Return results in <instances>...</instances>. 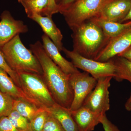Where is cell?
I'll return each mask as SVG.
<instances>
[{
  "label": "cell",
  "mask_w": 131,
  "mask_h": 131,
  "mask_svg": "<svg viewBox=\"0 0 131 131\" xmlns=\"http://www.w3.org/2000/svg\"><path fill=\"white\" fill-rule=\"evenodd\" d=\"M30 50L38 59L43 71V76L56 103L69 109L74 93L67 75L47 56L39 41L30 45Z\"/></svg>",
  "instance_id": "obj_1"
},
{
  "label": "cell",
  "mask_w": 131,
  "mask_h": 131,
  "mask_svg": "<svg viewBox=\"0 0 131 131\" xmlns=\"http://www.w3.org/2000/svg\"><path fill=\"white\" fill-rule=\"evenodd\" d=\"M71 30L73 51L86 58L94 60L110 40L93 19Z\"/></svg>",
  "instance_id": "obj_2"
},
{
  "label": "cell",
  "mask_w": 131,
  "mask_h": 131,
  "mask_svg": "<svg viewBox=\"0 0 131 131\" xmlns=\"http://www.w3.org/2000/svg\"><path fill=\"white\" fill-rule=\"evenodd\" d=\"M8 65L16 73L28 72L43 75L41 65L30 50L21 42L19 34L0 47Z\"/></svg>",
  "instance_id": "obj_3"
},
{
  "label": "cell",
  "mask_w": 131,
  "mask_h": 131,
  "mask_svg": "<svg viewBox=\"0 0 131 131\" xmlns=\"http://www.w3.org/2000/svg\"><path fill=\"white\" fill-rule=\"evenodd\" d=\"M17 73L20 81V88L30 102L43 108H48L56 103L42 75L24 71Z\"/></svg>",
  "instance_id": "obj_4"
},
{
  "label": "cell",
  "mask_w": 131,
  "mask_h": 131,
  "mask_svg": "<svg viewBox=\"0 0 131 131\" xmlns=\"http://www.w3.org/2000/svg\"><path fill=\"white\" fill-rule=\"evenodd\" d=\"M105 0H76L61 12L71 29L98 15Z\"/></svg>",
  "instance_id": "obj_5"
},
{
  "label": "cell",
  "mask_w": 131,
  "mask_h": 131,
  "mask_svg": "<svg viewBox=\"0 0 131 131\" xmlns=\"http://www.w3.org/2000/svg\"><path fill=\"white\" fill-rule=\"evenodd\" d=\"M62 51L67 57L70 59L76 68L88 73L97 80L108 77L114 78L115 76L116 68L112 60L107 62H101L86 58L73 50H69L64 47Z\"/></svg>",
  "instance_id": "obj_6"
},
{
  "label": "cell",
  "mask_w": 131,
  "mask_h": 131,
  "mask_svg": "<svg viewBox=\"0 0 131 131\" xmlns=\"http://www.w3.org/2000/svg\"><path fill=\"white\" fill-rule=\"evenodd\" d=\"M69 80L74 93L73 101L69 108L72 112L83 106L96 86L97 80L88 73L80 71L70 75Z\"/></svg>",
  "instance_id": "obj_7"
},
{
  "label": "cell",
  "mask_w": 131,
  "mask_h": 131,
  "mask_svg": "<svg viewBox=\"0 0 131 131\" xmlns=\"http://www.w3.org/2000/svg\"><path fill=\"white\" fill-rule=\"evenodd\" d=\"M113 77H108L97 80L93 90L84 102L83 106L94 112L106 114L110 108L109 88Z\"/></svg>",
  "instance_id": "obj_8"
},
{
  "label": "cell",
  "mask_w": 131,
  "mask_h": 131,
  "mask_svg": "<svg viewBox=\"0 0 131 131\" xmlns=\"http://www.w3.org/2000/svg\"><path fill=\"white\" fill-rule=\"evenodd\" d=\"M131 46V26L117 37L110 39L94 60L101 62H107L121 54Z\"/></svg>",
  "instance_id": "obj_9"
},
{
  "label": "cell",
  "mask_w": 131,
  "mask_h": 131,
  "mask_svg": "<svg viewBox=\"0 0 131 131\" xmlns=\"http://www.w3.org/2000/svg\"><path fill=\"white\" fill-rule=\"evenodd\" d=\"M131 7V0H105L96 18L121 23Z\"/></svg>",
  "instance_id": "obj_10"
},
{
  "label": "cell",
  "mask_w": 131,
  "mask_h": 131,
  "mask_svg": "<svg viewBox=\"0 0 131 131\" xmlns=\"http://www.w3.org/2000/svg\"><path fill=\"white\" fill-rule=\"evenodd\" d=\"M0 17V47L16 35L28 31V27L24 21L15 19L9 11H3Z\"/></svg>",
  "instance_id": "obj_11"
},
{
  "label": "cell",
  "mask_w": 131,
  "mask_h": 131,
  "mask_svg": "<svg viewBox=\"0 0 131 131\" xmlns=\"http://www.w3.org/2000/svg\"><path fill=\"white\" fill-rule=\"evenodd\" d=\"M42 39V45L47 56L64 73L70 75L80 71L71 62L62 56L56 46L47 35L44 34Z\"/></svg>",
  "instance_id": "obj_12"
},
{
  "label": "cell",
  "mask_w": 131,
  "mask_h": 131,
  "mask_svg": "<svg viewBox=\"0 0 131 131\" xmlns=\"http://www.w3.org/2000/svg\"><path fill=\"white\" fill-rule=\"evenodd\" d=\"M28 17L40 26L45 34L55 44L59 51H62L63 46L62 40L63 36L61 31L52 20V17L42 16L37 14H32Z\"/></svg>",
  "instance_id": "obj_13"
},
{
  "label": "cell",
  "mask_w": 131,
  "mask_h": 131,
  "mask_svg": "<svg viewBox=\"0 0 131 131\" xmlns=\"http://www.w3.org/2000/svg\"><path fill=\"white\" fill-rule=\"evenodd\" d=\"M70 112L78 131H93L96 126L100 123L101 117L103 115L94 112L83 106Z\"/></svg>",
  "instance_id": "obj_14"
},
{
  "label": "cell",
  "mask_w": 131,
  "mask_h": 131,
  "mask_svg": "<svg viewBox=\"0 0 131 131\" xmlns=\"http://www.w3.org/2000/svg\"><path fill=\"white\" fill-rule=\"evenodd\" d=\"M44 109L58 121L64 131H78L69 109L57 103L51 107Z\"/></svg>",
  "instance_id": "obj_15"
},
{
  "label": "cell",
  "mask_w": 131,
  "mask_h": 131,
  "mask_svg": "<svg viewBox=\"0 0 131 131\" xmlns=\"http://www.w3.org/2000/svg\"><path fill=\"white\" fill-rule=\"evenodd\" d=\"M0 90L9 95L14 99L23 98L28 101L21 89L17 86L8 74L1 68Z\"/></svg>",
  "instance_id": "obj_16"
},
{
  "label": "cell",
  "mask_w": 131,
  "mask_h": 131,
  "mask_svg": "<svg viewBox=\"0 0 131 131\" xmlns=\"http://www.w3.org/2000/svg\"><path fill=\"white\" fill-rule=\"evenodd\" d=\"M91 19L100 26L104 34L110 39L117 37L131 26V21L121 23L106 21L96 18Z\"/></svg>",
  "instance_id": "obj_17"
},
{
  "label": "cell",
  "mask_w": 131,
  "mask_h": 131,
  "mask_svg": "<svg viewBox=\"0 0 131 131\" xmlns=\"http://www.w3.org/2000/svg\"><path fill=\"white\" fill-rule=\"evenodd\" d=\"M43 109L23 98L14 100L13 109L30 121Z\"/></svg>",
  "instance_id": "obj_18"
},
{
  "label": "cell",
  "mask_w": 131,
  "mask_h": 131,
  "mask_svg": "<svg viewBox=\"0 0 131 131\" xmlns=\"http://www.w3.org/2000/svg\"><path fill=\"white\" fill-rule=\"evenodd\" d=\"M112 60L116 68L114 78L118 81L126 80L131 83V62L122 57L117 56Z\"/></svg>",
  "instance_id": "obj_19"
},
{
  "label": "cell",
  "mask_w": 131,
  "mask_h": 131,
  "mask_svg": "<svg viewBox=\"0 0 131 131\" xmlns=\"http://www.w3.org/2000/svg\"><path fill=\"white\" fill-rule=\"evenodd\" d=\"M49 0H27L21 2L27 17L34 14L42 15L47 7Z\"/></svg>",
  "instance_id": "obj_20"
},
{
  "label": "cell",
  "mask_w": 131,
  "mask_h": 131,
  "mask_svg": "<svg viewBox=\"0 0 131 131\" xmlns=\"http://www.w3.org/2000/svg\"><path fill=\"white\" fill-rule=\"evenodd\" d=\"M12 124L20 131H30V121L13 109L8 116Z\"/></svg>",
  "instance_id": "obj_21"
},
{
  "label": "cell",
  "mask_w": 131,
  "mask_h": 131,
  "mask_svg": "<svg viewBox=\"0 0 131 131\" xmlns=\"http://www.w3.org/2000/svg\"><path fill=\"white\" fill-rule=\"evenodd\" d=\"M14 99L0 90V118L8 117L13 110Z\"/></svg>",
  "instance_id": "obj_22"
},
{
  "label": "cell",
  "mask_w": 131,
  "mask_h": 131,
  "mask_svg": "<svg viewBox=\"0 0 131 131\" xmlns=\"http://www.w3.org/2000/svg\"><path fill=\"white\" fill-rule=\"evenodd\" d=\"M49 115V113L43 108L30 121V131H43Z\"/></svg>",
  "instance_id": "obj_23"
},
{
  "label": "cell",
  "mask_w": 131,
  "mask_h": 131,
  "mask_svg": "<svg viewBox=\"0 0 131 131\" xmlns=\"http://www.w3.org/2000/svg\"><path fill=\"white\" fill-rule=\"evenodd\" d=\"M0 68L5 71L13 80L15 84L20 88V81L18 73L13 70L8 65L5 57L0 50Z\"/></svg>",
  "instance_id": "obj_24"
},
{
  "label": "cell",
  "mask_w": 131,
  "mask_h": 131,
  "mask_svg": "<svg viewBox=\"0 0 131 131\" xmlns=\"http://www.w3.org/2000/svg\"><path fill=\"white\" fill-rule=\"evenodd\" d=\"M43 131H65L55 118L49 115L44 126Z\"/></svg>",
  "instance_id": "obj_25"
},
{
  "label": "cell",
  "mask_w": 131,
  "mask_h": 131,
  "mask_svg": "<svg viewBox=\"0 0 131 131\" xmlns=\"http://www.w3.org/2000/svg\"><path fill=\"white\" fill-rule=\"evenodd\" d=\"M58 13V6L56 2V0H49L47 7L41 15L52 17L53 15Z\"/></svg>",
  "instance_id": "obj_26"
},
{
  "label": "cell",
  "mask_w": 131,
  "mask_h": 131,
  "mask_svg": "<svg viewBox=\"0 0 131 131\" xmlns=\"http://www.w3.org/2000/svg\"><path fill=\"white\" fill-rule=\"evenodd\" d=\"M0 131H20L12 124L8 117L0 118Z\"/></svg>",
  "instance_id": "obj_27"
},
{
  "label": "cell",
  "mask_w": 131,
  "mask_h": 131,
  "mask_svg": "<svg viewBox=\"0 0 131 131\" xmlns=\"http://www.w3.org/2000/svg\"><path fill=\"white\" fill-rule=\"evenodd\" d=\"M100 124L103 126L105 131H121L116 126L107 118L106 114L103 115L101 117Z\"/></svg>",
  "instance_id": "obj_28"
},
{
  "label": "cell",
  "mask_w": 131,
  "mask_h": 131,
  "mask_svg": "<svg viewBox=\"0 0 131 131\" xmlns=\"http://www.w3.org/2000/svg\"><path fill=\"white\" fill-rule=\"evenodd\" d=\"M76 0H61L58 4L59 13L61 12L66 9L70 5H71Z\"/></svg>",
  "instance_id": "obj_29"
},
{
  "label": "cell",
  "mask_w": 131,
  "mask_h": 131,
  "mask_svg": "<svg viewBox=\"0 0 131 131\" xmlns=\"http://www.w3.org/2000/svg\"><path fill=\"white\" fill-rule=\"evenodd\" d=\"M117 56L124 58L131 62V46Z\"/></svg>",
  "instance_id": "obj_30"
},
{
  "label": "cell",
  "mask_w": 131,
  "mask_h": 131,
  "mask_svg": "<svg viewBox=\"0 0 131 131\" xmlns=\"http://www.w3.org/2000/svg\"><path fill=\"white\" fill-rule=\"evenodd\" d=\"M125 108L127 111L131 112V93L130 96L125 104Z\"/></svg>",
  "instance_id": "obj_31"
},
{
  "label": "cell",
  "mask_w": 131,
  "mask_h": 131,
  "mask_svg": "<svg viewBox=\"0 0 131 131\" xmlns=\"http://www.w3.org/2000/svg\"><path fill=\"white\" fill-rule=\"evenodd\" d=\"M130 21H131V7L126 16L125 17V18L121 21V23H125V22Z\"/></svg>",
  "instance_id": "obj_32"
},
{
  "label": "cell",
  "mask_w": 131,
  "mask_h": 131,
  "mask_svg": "<svg viewBox=\"0 0 131 131\" xmlns=\"http://www.w3.org/2000/svg\"><path fill=\"white\" fill-rule=\"evenodd\" d=\"M18 2L19 3H21L22 2L24 1H27V0H18Z\"/></svg>",
  "instance_id": "obj_33"
},
{
  "label": "cell",
  "mask_w": 131,
  "mask_h": 131,
  "mask_svg": "<svg viewBox=\"0 0 131 131\" xmlns=\"http://www.w3.org/2000/svg\"><path fill=\"white\" fill-rule=\"evenodd\" d=\"M61 0H56V3L57 4H58L61 1Z\"/></svg>",
  "instance_id": "obj_34"
}]
</instances>
